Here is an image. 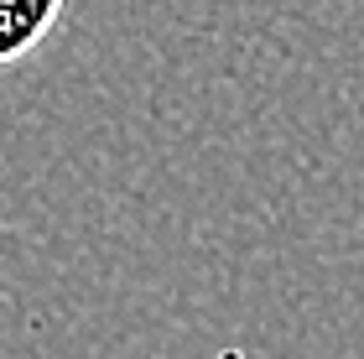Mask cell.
Instances as JSON below:
<instances>
[{
	"instance_id": "6da1fadb",
	"label": "cell",
	"mask_w": 364,
	"mask_h": 359,
	"mask_svg": "<svg viewBox=\"0 0 364 359\" xmlns=\"http://www.w3.org/2000/svg\"><path fill=\"white\" fill-rule=\"evenodd\" d=\"M58 21H63V0H0V68L37 53Z\"/></svg>"
}]
</instances>
